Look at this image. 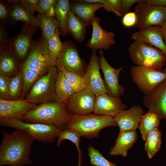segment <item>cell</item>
<instances>
[{"instance_id":"1","label":"cell","mask_w":166,"mask_h":166,"mask_svg":"<svg viewBox=\"0 0 166 166\" xmlns=\"http://www.w3.org/2000/svg\"><path fill=\"white\" fill-rule=\"evenodd\" d=\"M0 146V166H24L33 163L30 157L34 139L26 133L15 129L11 133L2 132Z\"/></svg>"},{"instance_id":"2","label":"cell","mask_w":166,"mask_h":166,"mask_svg":"<svg viewBox=\"0 0 166 166\" xmlns=\"http://www.w3.org/2000/svg\"><path fill=\"white\" fill-rule=\"evenodd\" d=\"M72 115L65 103L55 101L37 105L24 116L22 120L27 122L52 124L62 130Z\"/></svg>"},{"instance_id":"3","label":"cell","mask_w":166,"mask_h":166,"mask_svg":"<svg viewBox=\"0 0 166 166\" xmlns=\"http://www.w3.org/2000/svg\"><path fill=\"white\" fill-rule=\"evenodd\" d=\"M117 126L113 117L93 113L73 115L65 128L76 130L81 137L91 139L98 137L100 132L103 128Z\"/></svg>"},{"instance_id":"4","label":"cell","mask_w":166,"mask_h":166,"mask_svg":"<svg viewBox=\"0 0 166 166\" xmlns=\"http://www.w3.org/2000/svg\"><path fill=\"white\" fill-rule=\"evenodd\" d=\"M48 41L42 34L38 39L33 41L28 56L20 64V71L42 77L47 73L51 67L56 66L50 56Z\"/></svg>"},{"instance_id":"5","label":"cell","mask_w":166,"mask_h":166,"mask_svg":"<svg viewBox=\"0 0 166 166\" xmlns=\"http://www.w3.org/2000/svg\"><path fill=\"white\" fill-rule=\"evenodd\" d=\"M128 50L131 59L136 65L162 71L166 57L159 49L142 42L134 41Z\"/></svg>"},{"instance_id":"6","label":"cell","mask_w":166,"mask_h":166,"mask_svg":"<svg viewBox=\"0 0 166 166\" xmlns=\"http://www.w3.org/2000/svg\"><path fill=\"white\" fill-rule=\"evenodd\" d=\"M0 124L23 131L43 143L54 141L62 130L52 124L27 122L15 119L0 118Z\"/></svg>"},{"instance_id":"7","label":"cell","mask_w":166,"mask_h":166,"mask_svg":"<svg viewBox=\"0 0 166 166\" xmlns=\"http://www.w3.org/2000/svg\"><path fill=\"white\" fill-rule=\"evenodd\" d=\"M57 74L55 66L51 67L34 84L25 99L36 104L56 101L55 85Z\"/></svg>"},{"instance_id":"8","label":"cell","mask_w":166,"mask_h":166,"mask_svg":"<svg viewBox=\"0 0 166 166\" xmlns=\"http://www.w3.org/2000/svg\"><path fill=\"white\" fill-rule=\"evenodd\" d=\"M134 12L137 18L135 26L140 30L153 26H161L166 20V6L152 5L147 0H140Z\"/></svg>"},{"instance_id":"9","label":"cell","mask_w":166,"mask_h":166,"mask_svg":"<svg viewBox=\"0 0 166 166\" xmlns=\"http://www.w3.org/2000/svg\"><path fill=\"white\" fill-rule=\"evenodd\" d=\"M132 79L144 95L166 79V72L137 65L129 70Z\"/></svg>"},{"instance_id":"10","label":"cell","mask_w":166,"mask_h":166,"mask_svg":"<svg viewBox=\"0 0 166 166\" xmlns=\"http://www.w3.org/2000/svg\"><path fill=\"white\" fill-rule=\"evenodd\" d=\"M100 69L99 58L96 50H93L89 63L83 76L85 88L90 89L96 96L103 94H109L101 76Z\"/></svg>"},{"instance_id":"11","label":"cell","mask_w":166,"mask_h":166,"mask_svg":"<svg viewBox=\"0 0 166 166\" xmlns=\"http://www.w3.org/2000/svg\"><path fill=\"white\" fill-rule=\"evenodd\" d=\"M36 27L24 24L19 34L10 39L9 49L19 61L26 59L33 42L32 37L37 31Z\"/></svg>"},{"instance_id":"12","label":"cell","mask_w":166,"mask_h":166,"mask_svg":"<svg viewBox=\"0 0 166 166\" xmlns=\"http://www.w3.org/2000/svg\"><path fill=\"white\" fill-rule=\"evenodd\" d=\"M99 58L100 68L104 76V82L109 94L115 97L120 98L124 94V87L119 84V77L123 66L118 68L112 67L108 62L104 56L103 51H99Z\"/></svg>"},{"instance_id":"13","label":"cell","mask_w":166,"mask_h":166,"mask_svg":"<svg viewBox=\"0 0 166 166\" xmlns=\"http://www.w3.org/2000/svg\"><path fill=\"white\" fill-rule=\"evenodd\" d=\"M96 96L85 88L74 94L66 103L67 109L72 114L86 115L93 113Z\"/></svg>"},{"instance_id":"14","label":"cell","mask_w":166,"mask_h":166,"mask_svg":"<svg viewBox=\"0 0 166 166\" xmlns=\"http://www.w3.org/2000/svg\"><path fill=\"white\" fill-rule=\"evenodd\" d=\"M37 105L22 99L15 100L0 99V118L23 121L24 116Z\"/></svg>"},{"instance_id":"15","label":"cell","mask_w":166,"mask_h":166,"mask_svg":"<svg viewBox=\"0 0 166 166\" xmlns=\"http://www.w3.org/2000/svg\"><path fill=\"white\" fill-rule=\"evenodd\" d=\"M58 58L61 60L68 70L82 76L84 75L86 68L73 43L69 41L64 42L62 50Z\"/></svg>"},{"instance_id":"16","label":"cell","mask_w":166,"mask_h":166,"mask_svg":"<svg viewBox=\"0 0 166 166\" xmlns=\"http://www.w3.org/2000/svg\"><path fill=\"white\" fill-rule=\"evenodd\" d=\"M142 101L146 108L156 112L161 119H166V79L144 95Z\"/></svg>"},{"instance_id":"17","label":"cell","mask_w":166,"mask_h":166,"mask_svg":"<svg viewBox=\"0 0 166 166\" xmlns=\"http://www.w3.org/2000/svg\"><path fill=\"white\" fill-rule=\"evenodd\" d=\"M100 19L96 16L92 20V36L86 46L93 50L109 49L115 43L114 33L104 30L100 25Z\"/></svg>"},{"instance_id":"18","label":"cell","mask_w":166,"mask_h":166,"mask_svg":"<svg viewBox=\"0 0 166 166\" xmlns=\"http://www.w3.org/2000/svg\"><path fill=\"white\" fill-rule=\"evenodd\" d=\"M127 107L120 98L107 93L103 94L96 96L93 113L114 118Z\"/></svg>"},{"instance_id":"19","label":"cell","mask_w":166,"mask_h":166,"mask_svg":"<svg viewBox=\"0 0 166 166\" xmlns=\"http://www.w3.org/2000/svg\"><path fill=\"white\" fill-rule=\"evenodd\" d=\"M144 110L140 105H133L124 109L114 117L120 132L136 131L139 128Z\"/></svg>"},{"instance_id":"20","label":"cell","mask_w":166,"mask_h":166,"mask_svg":"<svg viewBox=\"0 0 166 166\" xmlns=\"http://www.w3.org/2000/svg\"><path fill=\"white\" fill-rule=\"evenodd\" d=\"M134 41L142 42L160 50L166 57V46L161 32L160 26H155L132 33Z\"/></svg>"},{"instance_id":"21","label":"cell","mask_w":166,"mask_h":166,"mask_svg":"<svg viewBox=\"0 0 166 166\" xmlns=\"http://www.w3.org/2000/svg\"><path fill=\"white\" fill-rule=\"evenodd\" d=\"M70 8L79 19L87 26H92L95 13L104 5L100 3H89L83 2H70Z\"/></svg>"},{"instance_id":"22","label":"cell","mask_w":166,"mask_h":166,"mask_svg":"<svg viewBox=\"0 0 166 166\" xmlns=\"http://www.w3.org/2000/svg\"><path fill=\"white\" fill-rule=\"evenodd\" d=\"M138 139L136 131L120 132L115 140L114 146L111 148L109 154L111 156H127L129 149Z\"/></svg>"},{"instance_id":"23","label":"cell","mask_w":166,"mask_h":166,"mask_svg":"<svg viewBox=\"0 0 166 166\" xmlns=\"http://www.w3.org/2000/svg\"><path fill=\"white\" fill-rule=\"evenodd\" d=\"M18 21L41 29V24L38 19L25 9L19 3V0L12 5L9 22L14 25Z\"/></svg>"},{"instance_id":"24","label":"cell","mask_w":166,"mask_h":166,"mask_svg":"<svg viewBox=\"0 0 166 166\" xmlns=\"http://www.w3.org/2000/svg\"><path fill=\"white\" fill-rule=\"evenodd\" d=\"M0 75L8 77L18 72L20 64L9 49L0 50Z\"/></svg>"},{"instance_id":"25","label":"cell","mask_w":166,"mask_h":166,"mask_svg":"<svg viewBox=\"0 0 166 166\" xmlns=\"http://www.w3.org/2000/svg\"><path fill=\"white\" fill-rule=\"evenodd\" d=\"M55 90L56 101L65 104L75 93L63 74L59 70L55 83Z\"/></svg>"},{"instance_id":"26","label":"cell","mask_w":166,"mask_h":166,"mask_svg":"<svg viewBox=\"0 0 166 166\" xmlns=\"http://www.w3.org/2000/svg\"><path fill=\"white\" fill-rule=\"evenodd\" d=\"M67 26L69 33L77 41L81 42L85 37L87 26L69 10L67 17Z\"/></svg>"},{"instance_id":"27","label":"cell","mask_w":166,"mask_h":166,"mask_svg":"<svg viewBox=\"0 0 166 166\" xmlns=\"http://www.w3.org/2000/svg\"><path fill=\"white\" fill-rule=\"evenodd\" d=\"M161 118L158 114L152 110L142 116L139 128L142 139L145 141L148 133L154 129L158 128Z\"/></svg>"},{"instance_id":"28","label":"cell","mask_w":166,"mask_h":166,"mask_svg":"<svg viewBox=\"0 0 166 166\" xmlns=\"http://www.w3.org/2000/svg\"><path fill=\"white\" fill-rule=\"evenodd\" d=\"M70 7L69 0H59L54 7L55 15L60 24L61 34L63 36L69 33L67 26V17Z\"/></svg>"},{"instance_id":"29","label":"cell","mask_w":166,"mask_h":166,"mask_svg":"<svg viewBox=\"0 0 166 166\" xmlns=\"http://www.w3.org/2000/svg\"><path fill=\"white\" fill-rule=\"evenodd\" d=\"M56 66L63 74L66 80L75 92L80 91L85 88L83 76L67 70L62 61L59 58L57 60Z\"/></svg>"},{"instance_id":"30","label":"cell","mask_w":166,"mask_h":166,"mask_svg":"<svg viewBox=\"0 0 166 166\" xmlns=\"http://www.w3.org/2000/svg\"><path fill=\"white\" fill-rule=\"evenodd\" d=\"M144 144V148L149 159L152 158L160 149L161 143V134L156 128L148 134Z\"/></svg>"},{"instance_id":"31","label":"cell","mask_w":166,"mask_h":166,"mask_svg":"<svg viewBox=\"0 0 166 166\" xmlns=\"http://www.w3.org/2000/svg\"><path fill=\"white\" fill-rule=\"evenodd\" d=\"M81 136L76 130L73 129L65 128L60 132L57 142L56 146L59 147L62 141L69 140L72 142L76 146L78 152V161L77 166H81L82 164V152L80 147Z\"/></svg>"},{"instance_id":"32","label":"cell","mask_w":166,"mask_h":166,"mask_svg":"<svg viewBox=\"0 0 166 166\" xmlns=\"http://www.w3.org/2000/svg\"><path fill=\"white\" fill-rule=\"evenodd\" d=\"M36 17L40 23L42 35L48 40L53 35L57 29L59 28V23L54 17L43 14H37Z\"/></svg>"},{"instance_id":"33","label":"cell","mask_w":166,"mask_h":166,"mask_svg":"<svg viewBox=\"0 0 166 166\" xmlns=\"http://www.w3.org/2000/svg\"><path fill=\"white\" fill-rule=\"evenodd\" d=\"M61 34L60 30L57 29L53 35L48 39V50L51 60L56 66L57 60L63 49V43L62 42L59 37Z\"/></svg>"},{"instance_id":"34","label":"cell","mask_w":166,"mask_h":166,"mask_svg":"<svg viewBox=\"0 0 166 166\" xmlns=\"http://www.w3.org/2000/svg\"><path fill=\"white\" fill-rule=\"evenodd\" d=\"M88 155L90 158L89 164L94 166H117L106 159L97 149L89 145L88 148Z\"/></svg>"},{"instance_id":"35","label":"cell","mask_w":166,"mask_h":166,"mask_svg":"<svg viewBox=\"0 0 166 166\" xmlns=\"http://www.w3.org/2000/svg\"><path fill=\"white\" fill-rule=\"evenodd\" d=\"M23 83L22 75L20 71L10 78L9 94L10 100L18 99L21 94Z\"/></svg>"},{"instance_id":"36","label":"cell","mask_w":166,"mask_h":166,"mask_svg":"<svg viewBox=\"0 0 166 166\" xmlns=\"http://www.w3.org/2000/svg\"><path fill=\"white\" fill-rule=\"evenodd\" d=\"M89 3H100L104 5L103 8L108 12H111L118 17H122L121 0H84Z\"/></svg>"},{"instance_id":"37","label":"cell","mask_w":166,"mask_h":166,"mask_svg":"<svg viewBox=\"0 0 166 166\" xmlns=\"http://www.w3.org/2000/svg\"><path fill=\"white\" fill-rule=\"evenodd\" d=\"M58 0H39L37 11L39 14H46L51 17L55 16L54 7Z\"/></svg>"},{"instance_id":"38","label":"cell","mask_w":166,"mask_h":166,"mask_svg":"<svg viewBox=\"0 0 166 166\" xmlns=\"http://www.w3.org/2000/svg\"><path fill=\"white\" fill-rule=\"evenodd\" d=\"M12 3L10 0L0 1V21L6 24L9 22Z\"/></svg>"},{"instance_id":"39","label":"cell","mask_w":166,"mask_h":166,"mask_svg":"<svg viewBox=\"0 0 166 166\" xmlns=\"http://www.w3.org/2000/svg\"><path fill=\"white\" fill-rule=\"evenodd\" d=\"M10 77L0 75V99L10 100L9 94Z\"/></svg>"},{"instance_id":"40","label":"cell","mask_w":166,"mask_h":166,"mask_svg":"<svg viewBox=\"0 0 166 166\" xmlns=\"http://www.w3.org/2000/svg\"><path fill=\"white\" fill-rule=\"evenodd\" d=\"M6 24L0 23V50L9 49L10 39L8 37L6 28Z\"/></svg>"},{"instance_id":"41","label":"cell","mask_w":166,"mask_h":166,"mask_svg":"<svg viewBox=\"0 0 166 166\" xmlns=\"http://www.w3.org/2000/svg\"><path fill=\"white\" fill-rule=\"evenodd\" d=\"M39 0H19V3L29 12L34 15L35 12L37 10Z\"/></svg>"},{"instance_id":"42","label":"cell","mask_w":166,"mask_h":166,"mask_svg":"<svg viewBox=\"0 0 166 166\" xmlns=\"http://www.w3.org/2000/svg\"><path fill=\"white\" fill-rule=\"evenodd\" d=\"M136 19V14L134 12H128L123 16L122 23L125 27H132L135 26Z\"/></svg>"},{"instance_id":"43","label":"cell","mask_w":166,"mask_h":166,"mask_svg":"<svg viewBox=\"0 0 166 166\" xmlns=\"http://www.w3.org/2000/svg\"><path fill=\"white\" fill-rule=\"evenodd\" d=\"M140 0H121V10L123 15L128 13L131 7Z\"/></svg>"},{"instance_id":"44","label":"cell","mask_w":166,"mask_h":166,"mask_svg":"<svg viewBox=\"0 0 166 166\" xmlns=\"http://www.w3.org/2000/svg\"><path fill=\"white\" fill-rule=\"evenodd\" d=\"M147 1L152 5L161 7L166 6V0H147Z\"/></svg>"},{"instance_id":"45","label":"cell","mask_w":166,"mask_h":166,"mask_svg":"<svg viewBox=\"0 0 166 166\" xmlns=\"http://www.w3.org/2000/svg\"><path fill=\"white\" fill-rule=\"evenodd\" d=\"M160 30L164 43L166 46V20L160 26Z\"/></svg>"},{"instance_id":"46","label":"cell","mask_w":166,"mask_h":166,"mask_svg":"<svg viewBox=\"0 0 166 166\" xmlns=\"http://www.w3.org/2000/svg\"><path fill=\"white\" fill-rule=\"evenodd\" d=\"M162 71L164 72H166V66L163 69Z\"/></svg>"}]
</instances>
